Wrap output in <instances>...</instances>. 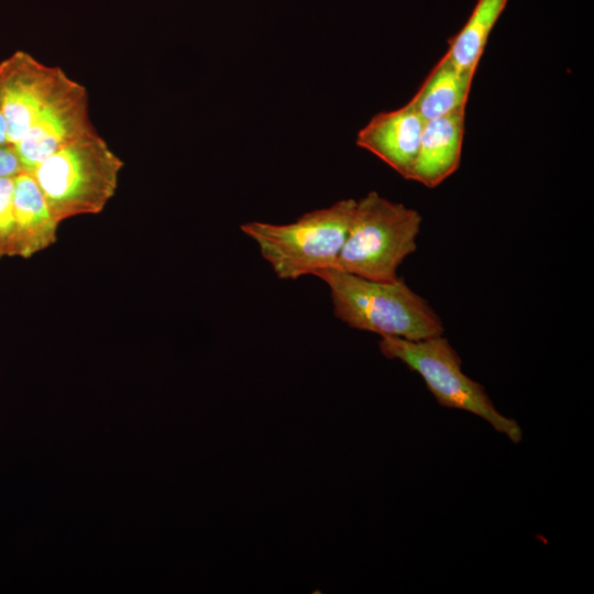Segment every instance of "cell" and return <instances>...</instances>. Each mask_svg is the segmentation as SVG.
Returning <instances> with one entry per match:
<instances>
[{
	"mask_svg": "<svg viewBox=\"0 0 594 594\" xmlns=\"http://www.w3.org/2000/svg\"><path fill=\"white\" fill-rule=\"evenodd\" d=\"M124 162L96 131L57 150L29 172L53 217L100 213L114 196Z\"/></svg>",
	"mask_w": 594,
	"mask_h": 594,
	"instance_id": "2",
	"label": "cell"
},
{
	"mask_svg": "<svg viewBox=\"0 0 594 594\" xmlns=\"http://www.w3.org/2000/svg\"><path fill=\"white\" fill-rule=\"evenodd\" d=\"M355 205L353 198L341 199L306 212L290 223L250 221L240 229L255 242L277 278L295 280L334 267Z\"/></svg>",
	"mask_w": 594,
	"mask_h": 594,
	"instance_id": "3",
	"label": "cell"
},
{
	"mask_svg": "<svg viewBox=\"0 0 594 594\" xmlns=\"http://www.w3.org/2000/svg\"><path fill=\"white\" fill-rule=\"evenodd\" d=\"M425 120L409 105L375 114L356 136L358 146L371 152L404 178L418 153Z\"/></svg>",
	"mask_w": 594,
	"mask_h": 594,
	"instance_id": "8",
	"label": "cell"
},
{
	"mask_svg": "<svg viewBox=\"0 0 594 594\" xmlns=\"http://www.w3.org/2000/svg\"><path fill=\"white\" fill-rule=\"evenodd\" d=\"M13 212L11 256L29 258L56 242L59 222L29 172L14 176Z\"/></svg>",
	"mask_w": 594,
	"mask_h": 594,
	"instance_id": "10",
	"label": "cell"
},
{
	"mask_svg": "<svg viewBox=\"0 0 594 594\" xmlns=\"http://www.w3.org/2000/svg\"><path fill=\"white\" fill-rule=\"evenodd\" d=\"M23 170L19 156L12 145L0 144V178L14 177Z\"/></svg>",
	"mask_w": 594,
	"mask_h": 594,
	"instance_id": "14",
	"label": "cell"
},
{
	"mask_svg": "<svg viewBox=\"0 0 594 594\" xmlns=\"http://www.w3.org/2000/svg\"><path fill=\"white\" fill-rule=\"evenodd\" d=\"M422 217L377 191L356 200L334 270L378 282H393L407 256L417 249Z\"/></svg>",
	"mask_w": 594,
	"mask_h": 594,
	"instance_id": "4",
	"label": "cell"
},
{
	"mask_svg": "<svg viewBox=\"0 0 594 594\" xmlns=\"http://www.w3.org/2000/svg\"><path fill=\"white\" fill-rule=\"evenodd\" d=\"M14 177L0 178V258L11 256L14 232Z\"/></svg>",
	"mask_w": 594,
	"mask_h": 594,
	"instance_id": "13",
	"label": "cell"
},
{
	"mask_svg": "<svg viewBox=\"0 0 594 594\" xmlns=\"http://www.w3.org/2000/svg\"><path fill=\"white\" fill-rule=\"evenodd\" d=\"M378 348L385 358L398 360L418 373L440 406L472 413L513 443L521 441L520 426L501 414L484 386L463 373L461 358L442 334L415 341L381 337Z\"/></svg>",
	"mask_w": 594,
	"mask_h": 594,
	"instance_id": "5",
	"label": "cell"
},
{
	"mask_svg": "<svg viewBox=\"0 0 594 594\" xmlns=\"http://www.w3.org/2000/svg\"><path fill=\"white\" fill-rule=\"evenodd\" d=\"M473 77L441 57L408 103L425 121L465 110Z\"/></svg>",
	"mask_w": 594,
	"mask_h": 594,
	"instance_id": "11",
	"label": "cell"
},
{
	"mask_svg": "<svg viewBox=\"0 0 594 594\" xmlns=\"http://www.w3.org/2000/svg\"><path fill=\"white\" fill-rule=\"evenodd\" d=\"M88 101L86 87L63 70L47 103L13 146L23 170L31 172L57 150L97 131Z\"/></svg>",
	"mask_w": 594,
	"mask_h": 594,
	"instance_id": "6",
	"label": "cell"
},
{
	"mask_svg": "<svg viewBox=\"0 0 594 594\" xmlns=\"http://www.w3.org/2000/svg\"><path fill=\"white\" fill-rule=\"evenodd\" d=\"M314 276L327 285L334 317L352 329L414 341L443 334L438 314L399 277L378 282L334 268Z\"/></svg>",
	"mask_w": 594,
	"mask_h": 594,
	"instance_id": "1",
	"label": "cell"
},
{
	"mask_svg": "<svg viewBox=\"0 0 594 594\" xmlns=\"http://www.w3.org/2000/svg\"><path fill=\"white\" fill-rule=\"evenodd\" d=\"M465 110L425 121L419 148L408 180L433 188L460 166Z\"/></svg>",
	"mask_w": 594,
	"mask_h": 594,
	"instance_id": "9",
	"label": "cell"
},
{
	"mask_svg": "<svg viewBox=\"0 0 594 594\" xmlns=\"http://www.w3.org/2000/svg\"><path fill=\"white\" fill-rule=\"evenodd\" d=\"M63 69L19 50L0 62V110L7 121L10 145L29 131L47 103Z\"/></svg>",
	"mask_w": 594,
	"mask_h": 594,
	"instance_id": "7",
	"label": "cell"
},
{
	"mask_svg": "<svg viewBox=\"0 0 594 594\" xmlns=\"http://www.w3.org/2000/svg\"><path fill=\"white\" fill-rule=\"evenodd\" d=\"M0 144L10 145L7 121L0 110Z\"/></svg>",
	"mask_w": 594,
	"mask_h": 594,
	"instance_id": "15",
	"label": "cell"
},
{
	"mask_svg": "<svg viewBox=\"0 0 594 594\" xmlns=\"http://www.w3.org/2000/svg\"><path fill=\"white\" fill-rule=\"evenodd\" d=\"M508 0H477L463 28L451 38L442 56L461 73L475 75L487 38Z\"/></svg>",
	"mask_w": 594,
	"mask_h": 594,
	"instance_id": "12",
	"label": "cell"
}]
</instances>
